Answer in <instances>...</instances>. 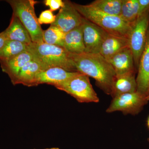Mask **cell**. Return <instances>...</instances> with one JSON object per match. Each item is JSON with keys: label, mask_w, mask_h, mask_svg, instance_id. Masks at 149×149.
I'll return each mask as SVG.
<instances>
[{"label": "cell", "mask_w": 149, "mask_h": 149, "mask_svg": "<svg viewBox=\"0 0 149 149\" xmlns=\"http://www.w3.org/2000/svg\"><path fill=\"white\" fill-rule=\"evenodd\" d=\"M77 72L92 77L104 93L111 96L116 77L114 69L109 62L100 54L70 53Z\"/></svg>", "instance_id": "obj_1"}, {"label": "cell", "mask_w": 149, "mask_h": 149, "mask_svg": "<svg viewBox=\"0 0 149 149\" xmlns=\"http://www.w3.org/2000/svg\"><path fill=\"white\" fill-rule=\"evenodd\" d=\"M27 51L43 70L58 67L70 72H77L69 53L64 48L44 42H32L27 45Z\"/></svg>", "instance_id": "obj_2"}, {"label": "cell", "mask_w": 149, "mask_h": 149, "mask_svg": "<svg viewBox=\"0 0 149 149\" xmlns=\"http://www.w3.org/2000/svg\"><path fill=\"white\" fill-rule=\"evenodd\" d=\"M32 60L31 54L25 51L10 59L0 61V64L2 70L8 74L13 84L22 68Z\"/></svg>", "instance_id": "obj_13"}, {"label": "cell", "mask_w": 149, "mask_h": 149, "mask_svg": "<svg viewBox=\"0 0 149 149\" xmlns=\"http://www.w3.org/2000/svg\"><path fill=\"white\" fill-rule=\"evenodd\" d=\"M12 8L13 14L19 19L30 35L32 42L42 43L43 30L38 21L35 13L34 0H8Z\"/></svg>", "instance_id": "obj_4"}, {"label": "cell", "mask_w": 149, "mask_h": 149, "mask_svg": "<svg viewBox=\"0 0 149 149\" xmlns=\"http://www.w3.org/2000/svg\"><path fill=\"white\" fill-rule=\"evenodd\" d=\"M42 70L40 64L32 60L22 68L13 85L22 84L28 87L37 86V75Z\"/></svg>", "instance_id": "obj_18"}, {"label": "cell", "mask_w": 149, "mask_h": 149, "mask_svg": "<svg viewBox=\"0 0 149 149\" xmlns=\"http://www.w3.org/2000/svg\"><path fill=\"white\" fill-rule=\"evenodd\" d=\"M65 33L58 27L51 25L48 29L43 30V42L48 45L63 48Z\"/></svg>", "instance_id": "obj_22"}, {"label": "cell", "mask_w": 149, "mask_h": 149, "mask_svg": "<svg viewBox=\"0 0 149 149\" xmlns=\"http://www.w3.org/2000/svg\"><path fill=\"white\" fill-rule=\"evenodd\" d=\"M122 2L123 0H96L90 5L104 13L120 16Z\"/></svg>", "instance_id": "obj_19"}, {"label": "cell", "mask_w": 149, "mask_h": 149, "mask_svg": "<svg viewBox=\"0 0 149 149\" xmlns=\"http://www.w3.org/2000/svg\"><path fill=\"white\" fill-rule=\"evenodd\" d=\"M148 142H149V138H148Z\"/></svg>", "instance_id": "obj_30"}, {"label": "cell", "mask_w": 149, "mask_h": 149, "mask_svg": "<svg viewBox=\"0 0 149 149\" xmlns=\"http://www.w3.org/2000/svg\"><path fill=\"white\" fill-rule=\"evenodd\" d=\"M74 8L83 17L98 26L109 34L128 37L131 26L120 16L110 15L89 5L73 3Z\"/></svg>", "instance_id": "obj_3"}, {"label": "cell", "mask_w": 149, "mask_h": 149, "mask_svg": "<svg viewBox=\"0 0 149 149\" xmlns=\"http://www.w3.org/2000/svg\"><path fill=\"white\" fill-rule=\"evenodd\" d=\"M135 72L116 76L113 87L111 96L113 98L122 94L137 92Z\"/></svg>", "instance_id": "obj_16"}, {"label": "cell", "mask_w": 149, "mask_h": 149, "mask_svg": "<svg viewBox=\"0 0 149 149\" xmlns=\"http://www.w3.org/2000/svg\"><path fill=\"white\" fill-rule=\"evenodd\" d=\"M139 17L149 11V0H138Z\"/></svg>", "instance_id": "obj_25"}, {"label": "cell", "mask_w": 149, "mask_h": 149, "mask_svg": "<svg viewBox=\"0 0 149 149\" xmlns=\"http://www.w3.org/2000/svg\"><path fill=\"white\" fill-rule=\"evenodd\" d=\"M56 17L50 10H47L41 13L38 18V21L40 25L44 24H51L55 21Z\"/></svg>", "instance_id": "obj_23"}, {"label": "cell", "mask_w": 149, "mask_h": 149, "mask_svg": "<svg viewBox=\"0 0 149 149\" xmlns=\"http://www.w3.org/2000/svg\"><path fill=\"white\" fill-rule=\"evenodd\" d=\"M57 89L69 94L80 103H97L99 98L93 89L89 77L79 72Z\"/></svg>", "instance_id": "obj_5"}, {"label": "cell", "mask_w": 149, "mask_h": 149, "mask_svg": "<svg viewBox=\"0 0 149 149\" xmlns=\"http://www.w3.org/2000/svg\"><path fill=\"white\" fill-rule=\"evenodd\" d=\"M149 27V11L139 17L132 24L128 36L129 47L132 51L135 67L137 69L146 46Z\"/></svg>", "instance_id": "obj_6"}, {"label": "cell", "mask_w": 149, "mask_h": 149, "mask_svg": "<svg viewBox=\"0 0 149 149\" xmlns=\"http://www.w3.org/2000/svg\"><path fill=\"white\" fill-rule=\"evenodd\" d=\"M45 149H60V148H46Z\"/></svg>", "instance_id": "obj_29"}, {"label": "cell", "mask_w": 149, "mask_h": 149, "mask_svg": "<svg viewBox=\"0 0 149 149\" xmlns=\"http://www.w3.org/2000/svg\"><path fill=\"white\" fill-rule=\"evenodd\" d=\"M114 69L116 76L135 72V66L132 51L126 47L107 60Z\"/></svg>", "instance_id": "obj_12"}, {"label": "cell", "mask_w": 149, "mask_h": 149, "mask_svg": "<svg viewBox=\"0 0 149 149\" xmlns=\"http://www.w3.org/2000/svg\"><path fill=\"white\" fill-rule=\"evenodd\" d=\"M139 16L138 0H123L120 17L132 25L138 19Z\"/></svg>", "instance_id": "obj_20"}, {"label": "cell", "mask_w": 149, "mask_h": 149, "mask_svg": "<svg viewBox=\"0 0 149 149\" xmlns=\"http://www.w3.org/2000/svg\"><path fill=\"white\" fill-rule=\"evenodd\" d=\"M128 47V37L108 33L102 44L99 54L107 60Z\"/></svg>", "instance_id": "obj_14"}, {"label": "cell", "mask_w": 149, "mask_h": 149, "mask_svg": "<svg viewBox=\"0 0 149 149\" xmlns=\"http://www.w3.org/2000/svg\"><path fill=\"white\" fill-rule=\"evenodd\" d=\"M136 78L137 92L146 97L149 91V27L146 46L140 58Z\"/></svg>", "instance_id": "obj_10"}, {"label": "cell", "mask_w": 149, "mask_h": 149, "mask_svg": "<svg viewBox=\"0 0 149 149\" xmlns=\"http://www.w3.org/2000/svg\"><path fill=\"white\" fill-rule=\"evenodd\" d=\"M63 48L70 54L85 52L82 24L65 34Z\"/></svg>", "instance_id": "obj_17"}, {"label": "cell", "mask_w": 149, "mask_h": 149, "mask_svg": "<svg viewBox=\"0 0 149 149\" xmlns=\"http://www.w3.org/2000/svg\"><path fill=\"white\" fill-rule=\"evenodd\" d=\"M4 32L7 40L17 41L26 45L32 42L29 32L13 14L8 27Z\"/></svg>", "instance_id": "obj_15"}, {"label": "cell", "mask_w": 149, "mask_h": 149, "mask_svg": "<svg viewBox=\"0 0 149 149\" xmlns=\"http://www.w3.org/2000/svg\"><path fill=\"white\" fill-rule=\"evenodd\" d=\"M147 125H148V127L149 129V116L148 118V121H147Z\"/></svg>", "instance_id": "obj_27"}, {"label": "cell", "mask_w": 149, "mask_h": 149, "mask_svg": "<svg viewBox=\"0 0 149 149\" xmlns=\"http://www.w3.org/2000/svg\"><path fill=\"white\" fill-rule=\"evenodd\" d=\"M148 101L137 92L122 94L113 98L106 112L119 111L124 114L135 115L139 114Z\"/></svg>", "instance_id": "obj_7"}, {"label": "cell", "mask_w": 149, "mask_h": 149, "mask_svg": "<svg viewBox=\"0 0 149 149\" xmlns=\"http://www.w3.org/2000/svg\"><path fill=\"white\" fill-rule=\"evenodd\" d=\"M44 2L52 12L61 9L64 4V1L62 0H45Z\"/></svg>", "instance_id": "obj_24"}, {"label": "cell", "mask_w": 149, "mask_h": 149, "mask_svg": "<svg viewBox=\"0 0 149 149\" xmlns=\"http://www.w3.org/2000/svg\"><path fill=\"white\" fill-rule=\"evenodd\" d=\"M146 98H147V100H148L149 101V91L148 93V95H147Z\"/></svg>", "instance_id": "obj_28"}, {"label": "cell", "mask_w": 149, "mask_h": 149, "mask_svg": "<svg viewBox=\"0 0 149 149\" xmlns=\"http://www.w3.org/2000/svg\"><path fill=\"white\" fill-rule=\"evenodd\" d=\"M64 6L56 15L55 21L51 25L58 27L66 34L83 23V17L74 8L73 3L63 1Z\"/></svg>", "instance_id": "obj_8"}, {"label": "cell", "mask_w": 149, "mask_h": 149, "mask_svg": "<svg viewBox=\"0 0 149 149\" xmlns=\"http://www.w3.org/2000/svg\"><path fill=\"white\" fill-rule=\"evenodd\" d=\"M82 26L85 53L99 54L102 44L108 33L84 17Z\"/></svg>", "instance_id": "obj_9"}, {"label": "cell", "mask_w": 149, "mask_h": 149, "mask_svg": "<svg viewBox=\"0 0 149 149\" xmlns=\"http://www.w3.org/2000/svg\"><path fill=\"white\" fill-rule=\"evenodd\" d=\"M27 45L17 41L7 40L0 51V61H5L13 58L27 51Z\"/></svg>", "instance_id": "obj_21"}, {"label": "cell", "mask_w": 149, "mask_h": 149, "mask_svg": "<svg viewBox=\"0 0 149 149\" xmlns=\"http://www.w3.org/2000/svg\"><path fill=\"white\" fill-rule=\"evenodd\" d=\"M79 73L70 72L60 67H52L42 70L37 75L36 85L42 84L57 87Z\"/></svg>", "instance_id": "obj_11"}, {"label": "cell", "mask_w": 149, "mask_h": 149, "mask_svg": "<svg viewBox=\"0 0 149 149\" xmlns=\"http://www.w3.org/2000/svg\"><path fill=\"white\" fill-rule=\"evenodd\" d=\"M7 40L6 38L4 31L0 33V51L4 47Z\"/></svg>", "instance_id": "obj_26"}]
</instances>
